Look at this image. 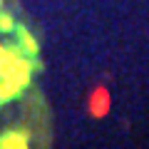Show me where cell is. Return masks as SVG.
<instances>
[{"mask_svg": "<svg viewBox=\"0 0 149 149\" xmlns=\"http://www.w3.org/2000/svg\"><path fill=\"white\" fill-rule=\"evenodd\" d=\"M87 107H90V114H92V117H104L107 112L112 109L109 90H107V87H95V90H92V95H90Z\"/></svg>", "mask_w": 149, "mask_h": 149, "instance_id": "obj_1", "label": "cell"}, {"mask_svg": "<svg viewBox=\"0 0 149 149\" xmlns=\"http://www.w3.org/2000/svg\"><path fill=\"white\" fill-rule=\"evenodd\" d=\"M0 149H30L25 132H8L0 137Z\"/></svg>", "mask_w": 149, "mask_h": 149, "instance_id": "obj_2", "label": "cell"}, {"mask_svg": "<svg viewBox=\"0 0 149 149\" xmlns=\"http://www.w3.org/2000/svg\"><path fill=\"white\" fill-rule=\"evenodd\" d=\"M15 30H17V40H20V50L25 55H30V57H35V55L40 52L37 40L30 35V30H25V27H15Z\"/></svg>", "mask_w": 149, "mask_h": 149, "instance_id": "obj_3", "label": "cell"}, {"mask_svg": "<svg viewBox=\"0 0 149 149\" xmlns=\"http://www.w3.org/2000/svg\"><path fill=\"white\" fill-rule=\"evenodd\" d=\"M15 30V20L8 13H0V32H13Z\"/></svg>", "mask_w": 149, "mask_h": 149, "instance_id": "obj_4", "label": "cell"}, {"mask_svg": "<svg viewBox=\"0 0 149 149\" xmlns=\"http://www.w3.org/2000/svg\"><path fill=\"white\" fill-rule=\"evenodd\" d=\"M10 52H13V47H3V45H0V74H3L8 60H10Z\"/></svg>", "mask_w": 149, "mask_h": 149, "instance_id": "obj_5", "label": "cell"}]
</instances>
